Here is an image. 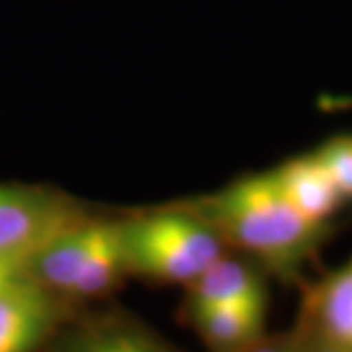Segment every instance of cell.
<instances>
[{
    "label": "cell",
    "mask_w": 352,
    "mask_h": 352,
    "mask_svg": "<svg viewBox=\"0 0 352 352\" xmlns=\"http://www.w3.org/2000/svg\"><path fill=\"white\" fill-rule=\"evenodd\" d=\"M186 204L215 227L229 251H239L266 276L284 284H302L303 270L335 233L333 226H319L298 214L270 170L241 176Z\"/></svg>",
    "instance_id": "obj_1"
},
{
    "label": "cell",
    "mask_w": 352,
    "mask_h": 352,
    "mask_svg": "<svg viewBox=\"0 0 352 352\" xmlns=\"http://www.w3.org/2000/svg\"><path fill=\"white\" fill-rule=\"evenodd\" d=\"M129 276L188 286L226 254V241L188 204L118 219Z\"/></svg>",
    "instance_id": "obj_2"
},
{
    "label": "cell",
    "mask_w": 352,
    "mask_h": 352,
    "mask_svg": "<svg viewBox=\"0 0 352 352\" xmlns=\"http://www.w3.org/2000/svg\"><path fill=\"white\" fill-rule=\"evenodd\" d=\"M87 215L59 190L0 184V254L28 263L55 233Z\"/></svg>",
    "instance_id": "obj_3"
},
{
    "label": "cell",
    "mask_w": 352,
    "mask_h": 352,
    "mask_svg": "<svg viewBox=\"0 0 352 352\" xmlns=\"http://www.w3.org/2000/svg\"><path fill=\"white\" fill-rule=\"evenodd\" d=\"M75 315V303L30 276L0 289V352L47 351L59 329Z\"/></svg>",
    "instance_id": "obj_4"
},
{
    "label": "cell",
    "mask_w": 352,
    "mask_h": 352,
    "mask_svg": "<svg viewBox=\"0 0 352 352\" xmlns=\"http://www.w3.org/2000/svg\"><path fill=\"white\" fill-rule=\"evenodd\" d=\"M47 352H180L138 319L120 311L73 315Z\"/></svg>",
    "instance_id": "obj_5"
},
{
    "label": "cell",
    "mask_w": 352,
    "mask_h": 352,
    "mask_svg": "<svg viewBox=\"0 0 352 352\" xmlns=\"http://www.w3.org/2000/svg\"><path fill=\"white\" fill-rule=\"evenodd\" d=\"M266 278L251 258L227 251L186 286L184 314L219 305L268 307Z\"/></svg>",
    "instance_id": "obj_6"
},
{
    "label": "cell",
    "mask_w": 352,
    "mask_h": 352,
    "mask_svg": "<svg viewBox=\"0 0 352 352\" xmlns=\"http://www.w3.org/2000/svg\"><path fill=\"white\" fill-rule=\"evenodd\" d=\"M300 317L319 337L352 352V252L315 282H302Z\"/></svg>",
    "instance_id": "obj_7"
},
{
    "label": "cell",
    "mask_w": 352,
    "mask_h": 352,
    "mask_svg": "<svg viewBox=\"0 0 352 352\" xmlns=\"http://www.w3.org/2000/svg\"><path fill=\"white\" fill-rule=\"evenodd\" d=\"M270 175L289 206L314 223L333 226L335 217L346 206L314 151L289 157L274 166Z\"/></svg>",
    "instance_id": "obj_8"
},
{
    "label": "cell",
    "mask_w": 352,
    "mask_h": 352,
    "mask_svg": "<svg viewBox=\"0 0 352 352\" xmlns=\"http://www.w3.org/2000/svg\"><path fill=\"white\" fill-rule=\"evenodd\" d=\"M100 221L98 217L87 215L55 233L28 258V276L69 302V292L94 245Z\"/></svg>",
    "instance_id": "obj_9"
},
{
    "label": "cell",
    "mask_w": 352,
    "mask_h": 352,
    "mask_svg": "<svg viewBox=\"0 0 352 352\" xmlns=\"http://www.w3.org/2000/svg\"><path fill=\"white\" fill-rule=\"evenodd\" d=\"M266 311L256 305H219L186 314V319L210 352H247L266 335Z\"/></svg>",
    "instance_id": "obj_10"
},
{
    "label": "cell",
    "mask_w": 352,
    "mask_h": 352,
    "mask_svg": "<svg viewBox=\"0 0 352 352\" xmlns=\"http://www.w3.org/2000/svg\"><path fill=\"white\" fill-rule=\"evenodd\" d=\"M127 274L124 251L120 243L118 219H102L98 235L88 252L85 266L80 268L73 288L69 292V302H92L110 296Z\"/></svg>",
    "instance_id": "obj_11"
},
{
    "label": "cell",
    "mask_w": 352,
    "mask_h": 352,
    "mask_svg": "<svg viewBox=\"0 0 352 352\" xmlns=\"http://www.w3.org/2000/svg\"><path fill=\"white\" fill-rule=\"evenodd\" d=\"M342 200L352 204V133H335L314 149Z\"/></svg>",
    "instance_id": "obj_12"
},
{
    "label": "cell",
    "mask_w": 352,
    "mask_h": 352,
    "mask_svg": "<svg viewBox=\"0 0 352 352\" xmlns=\"http://www.w3.org/2000/svg\"><path fill=\"white\" fill-rule=\"evenodd\" d=\"M247 352H300V337H298V329L296 325L284 333L276 335H264L252 349Z\"/></svg>",
    "instance_id": "obj_13"
},
{
    "label": "cell",
    "mask_w": 352,
    "mask_h": 352,
    "mask_svg": "<svg viewBox=\"0 0 352 352\" xmlns=\"http://www.w3.org/2000/svg\"><path fill=\"white\" fill-rule=\"evenodd\" d=\"M294 325L298 329V337H300V352H349L337 346V344H333V342H329L323 337H319L300 315H298Z\"/></svg>",
    "instance_id": "obj_14"
},
{
    "label": "cell",
    "mask_w": 352,
    "mask_h": 352,
    "mask_svg": "<svg viewBox=\"0 0 352 352\" xmlns=\"http://www.w3.org/2000/svg\"><path fill=\"white\" fill-rule=\"evenodd\" d=\"M22 278L25 276H0V289L6 288V286H10V284L16 282V280H22Z\"/></svg>",
    "instance_id": "obj_15"
}]
</instances>
